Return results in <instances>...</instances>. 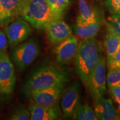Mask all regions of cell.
I'll return each mask as SVG.
<instances>
[{
	"instance_id": "obj_20",
	"label": "cell",
	"mask_w": 120,
	"mask_h": 120,
	"mask_svg": "<svg viewBox=\"0 0 120 120\" xmlns=\"http://www.w3.org/2000/svg\"><path fill=\"white\" fill-rule=\"evenodd\" d=\"M106 83L109 88L120 85V68H109Z\"/></svg>"
},
{
	"instance_id": "obj_13",
	"label": "cell",
	"mask_w": 120,
	"mask_h": 120,
	"mask_svg": "<svg viewBox=\"0 0 120 120\" xmlns=\"http://www.w3.org/2000/svg\"><path fill=\"white\" fill-rule=\"evenodd\" d=\"M31 120H55L60 119L62 115L58 105L53 107H44L31 100L28 105Z\"/></svg>"
},
{
	"instance_id": "obj_3",
	"label": "cell",
	"mask_w": 120,
	"mask_h": 120,
	"mask_svg": "<svg viewBox=\"0 0 120 120\" xmlns=\"http://www.w3.org/2000/svg\"><path fill=\"white\" fill-rule=\"evenodd\" d=\"M19 16L37 30L43 29L49 22L58 19L47 0H23Z\"/></svg>"
},
{
	"instance_id": "obj_25",
	"label": "cell",
	"mask_w": 120,
	"mask_h": 120,
	"mask_svg": "<svg viewBox=\"0 0 120 120\" xmlns=\"http://www.w3.org/2000/svg\"><path fill=\"white\" fill-rule=\"evenodd\" d=\"M8 42L5 32L0 30V53L7 52Z\"/></svg>"
},
{
	"instance_id": "obj_12",
	"label": "cell",
	"mask_w": 120,
	"mask_h": 120,
	"mask_svg": "<svg viewBox=\"0 0 120 120\" xmlns=\"http://www.w3.org/2000/svg\"><path fill=\"white\" fill-rule=\"evenodd\" d=\"M23 0H0V26L6 27L20 16Z\"/></svg>"
},
{
	"instance_id": "obj_17",
	"label": "cell",
	"mask_w": 120,
	"mask_h": 120,
	"mask_svg": "<svg viewBox=\"0 0 120 120\" xmlns=\"http://www.w3.org/2000/svg\"><path fill=\"white\" fill-rule=\"evenodd\" d=\"M54 15L58 19H64L71 4V0H47Z\"/></svg>"
},
{
	"instance_id": "obj_22",
	"label": "cell",
	"mask_w": 120,
	"mask_h": 120,
	"mask_svg": "<svg viewBox=\"0 0 120 120\" xmlns=\"http://www.w3.org/2000/svg\"><path fill=\"white\" fill-rule=\"evenodd\" d=\"M104 6L111 15H120V0H105Z\"/></svg>"
},
{
	"instance_id": "obj_27",
	"label": "cell",
	"mask_w": 120,
	"mask_h": 120,
	"mask_svg": "<svg viewBox=\"0 0 120 120\" xmlns=\"http://www.w3.org/2000/svg\"><path fill=\"white\" fill-rule=\"evenodd\" d=\"M119 111H120V107L119 108Z\"/></svg>"
},
{
	"instance_id": "obj_6",
	"label": "cell",
	"mask_w": 120,
	"mask_h": 120,
	"mask_svg": "<svg viewBox=\"0 0 120 120\" xmlns=\"http://www.w3.org/2000/svg\"><path fill=\"white\" fill-rule=\"evenodd\" d=\"M16 82L14 65L7 52L0 53V94L8 96L13 92Z\"/></svg>"
},
{
	"instance_id": "obj_23",
	"label": "cell",
	"mask_w": 120,
	"mask_h": 120,
	"mask_svg": "<svg viewBox=\"0 0 120 120\" xmlns=\"http://www.w3.org/2000/svg\"><path fill=\"white\" fill-rule=\"evenodd\" d=\"M106 63L108 68H120V46L113 56L107 58Z\"/></svg>"
},
{
	"instance_id": "obj_15",
	"label": "cell",
	"mask_w": 120,
	"mask_h": 120,
	"mask_svg": "<svg viewBox=\"0 0 120 120\" xmlns=\"http://www.w3.org/2000/svg\"><path fill=\"white\" fill-rule=\"evenodd\" d=\"M79 13L76 21L90 23L105 18L102 10L91 5L87 0H77Z\"/></svg>"
},
{
	"instance_id": "obj_7",
	"label": "cell",
	"mask_w": 120,
	"mask_h": 120,
	"mask_svg": "<svg viewBox=\"0 0 120 120\" xmlns=\"http://www.w3.org/2000/svg\"><path fill=\"white\" fill-rule=\"evenodd\" d=\"M32 32L30 23L22 18L15 19L5 28L8 44L11 47H15L26 41Z\"/></svg>"
},
{
	"instance_id": "obj_10",
	"label": "cell",
	"mask_w": 120,
	"mask_h": 120,
	"mask_svg": "<svg viewBox=\"0 0 120 120\" xmlns=\"http://www.w3.org/2000/svg\"><path fill=\"white\" fill-rule=\"evenodd\" d=\"M79 42L77 37L72 34L66 40L57 45L53 50L56 62L60 64L71 62L76 56Z\"/></svg>"
},
{
	"instance_id": "obj_8",
	"label": "cell",
	"mask_w": 120,
	"mask_h": 120,
	"mask_svg": "<svg viewBox=\"0 0 120 120\" xmlns=\"http://www.w3.org/2000/svg\"><path fill=\"white\" fill-rule=\"evenodd\" d=\"M66 84L51 87L31 93L29 96L34 103L44 107H53L58 105L65 91Z\"/></svg>"
},
{
	"instance_id": "obj_5",
	"label": "cell",
	"mask_w": 120,
	"mask_h": 120,
	"mask_svg": "<svg viewBox=\"0 0 120 120\" xmlns=\"http://www.w3.org/2000/svg\"><path fill=\"white\" fill-rule=\"evenodd\" d=\"M106 57L102 55L96 67L84 85L94 101L103 96L106 92Z\"/></svg>"
},
{
	"instance_id": "obj_1",
	"label": "cell",
	"mask_w": 120,
	"mask_h": 120,
	"mask_svg": "<svg viewBox=\"0 0 120 120\" xmlns=\"http://www.w3.org/2000/svg\"><path fill=\"white\" fill-rule=\"evenodd\" d=\"M102 43L96 37L82 39L74 58L76 72L83 85L96 67L102 56Z\"/></svg>"
},
{
	"instance_id": "obj_4",
	"label": "cell",
	"mask_w": 120,
	"mask_h": 120,
	"mask_svg": "<svg viewBox=\"0 0 120 120\" xmlns=\"http://www.w3.org/2000/svg\"><path fill=\"white\" fill-rule=\"evenodd\" d=\"M41 52L39 42L36 38H31L15 46L11 51V57L19 71H23L38 57Z\"/></svg>"
},
{
	"instance_id": "obj_21",
	"label": "cell",
	"mask_w": 120,
	"mask_h": 120,
	"mask_svg": "<svg viewBox=\"0 0 120 120\" xmlns=\"http://www.w3.org/2000/svg\"><path fill=\"white\" fill-rule=\"evenodd\" d=\"M9 119L11 120H30L29 109L23 105H21L15 109Z\"/></svg>"
},
{
	"instance_id": "obj_24",
	"label": "cell",
	"mask_w": 120,
	"mask_h": 120,
	"mask_svg": "<svg viewBox=\"0 0 120 120\" xmlns=\"http://www.w3.org/2000/svg\"><path fill=\"white\" fill-rule=\"evenodd\" d=\"M109 92L112 98L120 107V85L109 88Z\"/></svg>"
},
{
	"instance_id": "obj_16",
	"label": "cell",
	"mask_w": 120,
	"mask_h": 120,
	"mask_svg": "<svg viewBox=\"0 0 120 120\" xmlns=\"http://www.w3.org/2000/svg\"><path fill=\"white\" fill-rule=\"evenodd\" d=\"M105 22V18L90 23L76 21L73 25V31L78 37L82 39L92 38L96 36Z\"/></svg>"
},
{
	"instance_id": "obj_11",
	"label": "cell",
	"mask_w": 120,
	"mask_h": 120,
	"mask_svg": "<svg viewBox=\"0 0 120 120\" xmlns=\"http://www.w3.org/2000/svg\"><path fill=\"white\" fill-rule=\"evenodd\" d=\"M64 93L61 101V109L65 117L72 118L73 112L80 103L79 84L75 82Z\"/></svg>"
},
{
	"instance_id": "obj_19",
	"label": "cell",
	"mask_w": 120,
	"mask_h": 120,
	"mask_svg": "<svg viewBox=\"0 0 120 120\" xmlns=\"http://www.w3.org/2000/svg\"><path fill=\"white\" fill-rule=\"evenodd\" d=\"M120 46V37L107 32L104 42V47L107 58H111L116 53Z\"/></svg>"
},
{
	"instance_id": "obj_9",
	"label": "cell",
	"mask_w": 120,
	"mask_h": 120,
	"mask_svg": "<svg viewBox=\"0 0 120 120\" xmlns=\"http://www.w3.org/2000/svg\"><path fill=\"white\" fill-rule=\"evenodd\" d=\"M43 29L49 43L57 45L72 34V29L63 19H56L49 22Z\"/></svg>"
},
{
	"instance_id": "obj_2",
	"label": "cell",
	"mask_w": 120,
	"mask_h": 120,
	"mask_svg": "<svg viewBox=\"0 0 120 120\" xmlns=\"http://www.w3.org/2000/svg\"><path fill=\"white\" fill-rule=\"evenodd\" d=\"M69 74L62 68L47 66L36 70L27 81L24 86L25 92L28 96L33 92L66 83Z\"/></svg>"
},
{
	"instance_id": "obj_18",
	"label": "cell",
	"mask_w": 120,
	"mask_h": 120,
	"mask_svg": "<svg viewBox=\"0 0 120 120\" xmlns=\"http://www.w3.org/2000/svg\"><path fill=\"white\" fill-rule=\"evenodd\" d=\"M73 120H97L94 110L87 104L79 103L75 112L72 117Z\"/></svg>"
},
{
	"instance_id": "obj_14",
	"label": "cell",
	"mask_w": 120,
	"mask_h": 120,
	"mask_svg": "<svg viewBox=\"0 0 120 120\" xmlns=\"http://www.w3.org/2000/svg\"><path fill=\"white\" fill-rule=\"evenodd\" d=\"M94 111L97 120H120V113L116 110L112 100L107 97L102 96L94 101Z\"/></svg>"
},
{
	"instance_id": "obj_26",
	"label": "cell",
	"mask_w": 120,
	"mask_h": 120,
	"mask_svg": "<svg viewBox=\"0 0 120 120\" xmlns=\"http://www.w3.org/2000/svg\"><path fill=\"white\" fill-rule=\"evenodd\" d=\"M94 1H102V0H94Z\"/></svg>"
}]
</instances>
